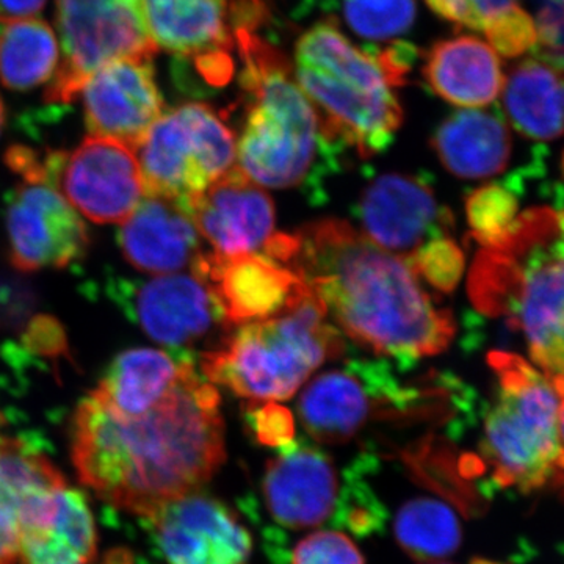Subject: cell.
Here are the masks:
<instances>
[{"instance_id":"5","label":"cell","mask_w":564,"mask_h":564,"mask_svg":"<svg viewBox=\"0 0 564 564\" xmlns=\"http://www.w3.org/2000/svg\"><path fill=\"white\" fill-rule=\"evenodd\" d=\"M293 74L339 147L373 158L391 147L403 120L399 79L380 54L355 46L332 21L304 32L295 46Z\"/></svg>"},{"instance_id":"37","label":"cell","mask_w":564,"mask_h":564,"mask_svg":"<svg viewBox=\"0 0 564 564\" xmlns=\"http://www.w3.org/2000/svg\"><path fill=\"white\" fill-rule=\"evenodd\" d=\"M47 0H0V22L31 20L46 6Z\"/></svg>"},{"instance_id":"3","label":"cell","mask_w":564,"mask_h":564,"mask_svg":"<svg viewBox=\"0 0 564 564\" xmlns=\"http://www.w3.org/2000/svg\"><path fill=\"white\" fill-rule=\"evenodd\" d=\"M240 87L245 118L236 144L240 172L270 188L322 191L339 170L343 147L334 143L300 88L289 58L256 32L240 33Z\"/></svg>"},{"instance_id":"30","label":"cell","mask_w":564,"mask_h":564,"mask_svg":"<svg viewBox=\"0 0 564 564\" xmlns=\"http://www.w3.org/2000/svg\"><path fill=\"white\" fill-rule=\"evenodd\" d=\"M344 20L361 39H399L413 28L414 0H340Z\"/></svg>"},{"instance_id":"34","label":"cell","mask_w":564,"mask_h":564,"mask_svg":"<svg viewBox=\"0 0 564 564\" xmlns=\"http://www.w3.org/2000/svg\"><path fill=\"white\" fill-rule=\"evenodd\" d=\"M292 564H364V556L347 534L325 530L296 545Z\"/></svg>"},{"instance_id":"41","label":"cell","mask_w":564,"mask_h":564,"mask_svg":"<svg viewBox=\"0 0 564 564\" xmlns=\"http://www.w3.org/2000/svg\"><path fill=\"white\" fill-rule=\"evenodd\" d=\"M430 564H451V563H440V562H437V563H430Z\"/></svg>"},{"instance_id":"10","label":"cell","mask_w":564,"mask_h":564,"mask_svg":"<svg viewBox=\"0 0 564 564\" xmlns=\"http://www.w3.org/2000/svg\"><path fill=\"white\" fill-rule=\"evenodd\" d=\"M62 63L46 91L47 102H70L102 66L121 58H152L141 0H57Z\"/></svg>"},{"instance_id":"12","label":"cell","mask_w":564,"mask_h":564,"mask_svg":"<svg viewBox=\"0 0 564 564\" xmlns=\"http://www.w3.org/2000/svg\"><path fill=\"white\" fill-rule=\"evenodd\" d=\"M55 187L74 209L99 225H122L147 195L135 150L96 135L70 154L63 152Z\"/></svg>"},{"instance_id":"36","label":"cell","mask_w":564,"mask_h":564,"mask_svg":"<svg viewBox=\"0 0 564 564\" xmlns=\"http://www.w3.org/2000/svg\"><path fill=\"white\" fill-rule=\"evenodd\" d=\"M250 423L256 436L263 444H288L293 436L292 415L285 408L274 403H267L258 410L250 411Z\"/></svg>"},{"instance_id":"27","label":"cell","mask_w":564,"mask_h":564,"mask_svg":"<svg viewBox=\"0 0 564 564\" xmlns=\"http://www.w3.org/2000/svg\"><path fill=\"white\" fill-rule=\"evenodd\" d=\"M502 93L505 117L521 135L538 141L564 135V69L527 58L505 77Z\"/></svg>"},{"instance_id":"2","label":"cell","mask_w":564,"mask_h":564,"mask_svg":"<svg viewBox=\"0 0 564 564\" xmlns=\"http://www.w3.org/2000/svg\"><path fill=\"white\" fill-rule=\"evenodd\" d=\"M289 269L299 274L352 343L408 367L440 355L456 333L451 311L423 291L399 256L336 218L295 234Z\"/></svg>"},{"instance_id":"6","label":"cell","mask_w":564,"mask_h":564,"mask_svg":"<svg viewBox=\"0 0 564 564\" xmlns=\"http://www.w3.org/2000/svg\"><path fill=\"white\" fill-rule=\"evenodd\" d=\"M326 317L310 289L288 310L239 325L217 348L204 352V378L250 402L291 399L323 362L343 355V337Z\"/></svg>"},{"instance_id":"17","label":"cell","mask_w":564,"mask_h":564,"mask_svg":"<svg viewBox=\"0 0 564 564\" xmlns=\"http://www.w3.org/2000/svg\"><path fill=\"white\" fill-rule=\"evenodd\" d=\"M166 564H247L251 536L214 497L193 492L150 518Z\"/></svg>"},{"instance_id":"25","label":"cell","mask_w":564,"mask_h":564,"mask_svg":"<svg viewBox=\"0 0 564 564\" xmlns=\"http://www.w3.org/2000/svg\"><path fill=\"white\" fill-rule=\"evenodd\" d=\"M432 147L448 173L463 180H485L507 169L511 135L499 115L464 109L441 122Z\"/></svg>"},{"instance_id":"33","label":"cell","mask_w":564,"mask_h":564,"mask_svg":"<svg viewBox=\"0 0 564 564\" xmlns=\"http://www.w3.org/2000/svg\"><path fill=\"white\" fill-rule=\"evenodd\" d=\"M484 35L489 46L507 58L519 57L538 44L536 22L519 6L497 18L486 28Z\"/></svg>"},{"instance_id":"23","label":"cell","mask_w":564,"mask_h":564,"mask_svg":"<svg viewBox=\"0 0 564 564\" xmlns=\"http://www.w3.org/2000/svg\"><path fill=\"white\" fill-rule=\"evenodd\" d=\"M423 79L444 101L477 109L499 98L505 74L488 41L462 35L434 44L426 54Z\"/></svg>"},{"instance_id":"20","label":"cell","mask_w":564,"mask_h":564,"mask_svg":"<svg viewBox=\"0 0 564 564\" xmlns=\"http://www.w3.org/2000/svg\"><path fill=\"white\" fill-rule=\"evenodd\" d=\"M65 478L43 454L0 436V564H14L22 533L50 507Z\"/></svg>"},{"instance_id":"21","label":"cell","mask_w":564,"mask_h":564,"mask_svg":"<svg viewBox=\"0 0 564 564\" xmlns=\"http://www.w3.org/2000/svg\"><path fill=\"white\" fill-rule=\"evenodd\" d=\"M120 247L133 269L148 274H172L203 254L198 229L187 206L166 196L144 195L122 223Z\"/></svg>"},{"instance_id":"31","label":"cell","mask_w":564,"mask_h":564,"mask_svg":"<svg viewBox=\"0 0 564 564\" xmlns=\"http://www.w3.org/2000/svg\"><path fill=\"white\" fill-rule=\"evenodd\" d=\"M519 212V199L514 187L489 184L477 188L466 202L467 221L473 237L481 248L492 247L502 240L514 225Z\"/></svg>"},{"instance_id":"9","label":"cell","mask_w":564,"mask_h":564,"mask_svg":"<svg viewBox=\"0 0 564 564\" xmlns=\"http://www.w3.org/2000/svg\"><path fill=\"white\" fill-rule=\"evenodd\" d=\"M154 46L196 70L209 87L232 79L240 33L256 32L269 17L265 0H141Z\"/></svg>"},{"instance_id":"28","label":"cell","mask_w":564,"mask_h":564,"mask_svg":"<svg viewBox=\"0 0 564 564\" xmlns=\"http://www.w3.org/2000/svg\"><path fill=\"white\" fill-rule=\"evenodd\" d=\"M58 41L46 21H18L0 32V82L25 91L50 80L58 68Z\"/></svg>"},{"instance_id":"11","label":"cell","mask_w":564,"mask_h":564,"mask_svg":"<svg viewBox=\"0 0 564 564\" xmlns=\"http://www.w3.org/2000/svg\"><path fill=\"white\" fill-rule=\"evenodd\" d=\"M389 364L386 359H351L343 369L315 378L299 404L306 432L321 443H347L384 403L413 402L417 391L403 388Z\"/></svg>"},{"instance_id":"4","label":"cell","mask_w":564,"mask_h":564,"mask_svg":"<svg viewBox=\"0 0 564 564\" xmlns=\"http://www.w3.org/2000/svg\"><path fill=\"white\" fill-rule=\"evenodd\" d=\"M469 293L478 311L524 334L545 377L564 375V210L521 212L502 240L478 252Z\"/></svg>"},{"instance_id":"18","label":"cell","mask_w":564,"mask_h":564,"mask_svg":"<svg viewBox=\"0 0 564 564\" xmlns=\"http://www.w3.org/2000/svg\"><path fill=\"white\" fill-rule=\"evenodd\" d=\"M185 206L214 254H256L274 236L272 198L239 169L226 173Z\"/></svg>"},{"instance_id":"13","label":"cell","mask_w":564,"mask_h":564,"mask_svg":"<svg viewBox=\"0 0 564 564\" xmlns=\"http://www.w3.org/2000/svg\"><path fill=\"white\" fill-rule=\"evenodd\" d=\"M10 258L21 272L65 269L88 250L87 226L54 185L24 181L7 210Z\"/></svg>"},{"instance_id":"1","label":"cell","mask_w":564,"mask_h":564,"mask_svg":"<svg viewBox=\"0 0 564 564\" xmlns=\"http://www.w3.org/2000/svg\"><path fill=\"white\" fill-rule=\"evenodd\" d=\"M220 393L196 372L151 410L122 417L88 395L73 423V463L82 484L118 510L152 518L198 492L226 458Z\"/></svg>"},{"instance_id":"32","label":"cell","mask_w":564,"mask_h":564,"mask_svg":"<svg viewBox=\"0 0 564 564\" xmlns=\"http://www.w3.org/2000/svg\"><path fill=\"white\" fill-rule=\"evenodd\" d=\"M413 272L436 291L451 293L464 274V252L448 236L430 240L406 259Z\"/></svg>"},{"instance_id":"15","label":"cell","mask_w":564,"mask_h":564,"mask_svg":"<svg viewBox=\"0 0 564 564\" xmlns=\"http://www.w3.org/2000/svg\"><path fill=\"white\" fill-rule=\"evenodd\" d=\"M192 272L209 284L226 325L274 317L310 291L292 269L261 252L231 258L203 252Z\"/></svg>"},{"instance_id":"8","label":"cell","mask_w":564,"mask_h":564,"mask_svg":"<svg viewBox=\"0 0 564 564\" xmlns=\"http://www.w3.org/2000/svg\"><path fill=\"white\" fill-rule=\"evenodd\" d=\"M137 150L144 193L184 204L231 172L236 161L231 129L202 102L163 113Z\"/></svg>"},{"instance_id":"24","label":"cell","mask_w":564,"mask_h":564,"mask_svg":"<svg viewBox=\"0 0 564 564\" xmlns=\"http://www.w3.org/2000/svg\"><path fill=\"white\" fill-rule=\"evenodd\" d=\"M195 367L187 352L133 348L118 355L91 395L122 417H133L165 399Z\"/></svg>"},{"instance_id":"29","label":"cell","mask_w":564,"mask_h":564,"mask_svg":"<svg viewBox=\"0 0 564 564\" xmlns=\"http://www.w3.org/2000/svg\"><path fill=\"white\" fill-rule=\"evenodd\" d=\"M397 541L419 563H437L458 551L462 524L448 505L433 499L404 503L395 519Z\"/></svg>"},{"instance_id":"16","label":"cell","mask_w":564,"mask_h":564,"mask_svg":"<svg viewBox=\"0 0 564 564\" xmlns=\"http://www.w3.org/2000/svg\"><path fill=\"white\" fill-rule=\"evenodd\" d=\"M85 124L90 135L129 144L133 150L163 115V98L152 58H121L85 82Z\"/></svg>"},{"instance_id":"14","label":"cell","mask_w":564,"mask_h":564,"mask_svg":"<svg viewBox=\"0 0 564 564\" xmlns=\"http://www.w3.org/2000/svg\"><path fill=\"white\" fill-rule=\"evenodd\" d=\"M356 215L370 242L404 261L454 226L426 177L414 174L389 173L370 182Z\"/></svg>"},{"instance_id":"40","label":"cell","mask_w":564,"mask_h":564,"mask_svg":"<svg viewBox=\"0 0 564 564\" xmlns=\"http://www.w3.org/2000/svg\"><path fill=\"white\" fill-rule=\"evenodd\" d=\"M475 564H491V563L478 562V563H475Z\"/></svg>"},{"instance_id":"22","label":"cell","mask_w":564,"mask_h":564,"mask_svg":"<svg viewBox=\"0 0 564 564\" xmlns=\"http://www.w3.org/2000/svg\"><path fill=\"white\" fill-rule=\"evenodd\" d=\"M337 473L328 456L292 447L270 462L263 478L267 507L281 525L300 530L322 525L337 499Z\"/></svg>"},{"instance_id":"7","label":"cell","mask_w":564,"mask_h":564,"mask_svg":"<svg viewBox=\"0 0 564 564\" xmlns=\"http://www.w3.org/2000/svg\"><path fill=\"white\" fill-rule=\"evenodd\" d=\"M497 395L486 415L484 451L494 480L522 492L564 486V445L554 386L522 356L491 351Z\"/></svg>"},{"instance_id":"35","label":"cell","mask_w":564,"mask_h":564,"mask_svg":"<svg viewBox=\"0 0 564 564\" xmlns=\"http://www.w3.org/2000/svg\"><path fill=\"white\" fill-rule=\"evenodd\" d=\"M430 9L445 20L484 33L497 18L502 17L519 0H425Z\"/></svg>"},{"instance_id":"26","label":"cell","mask_w":564,"mask_h":564,"mask_svg":"<svg viewBox=\"0 0 564 564\" xmlns=\"http://www.w3.org/2000/svg\"><path fill=\"white\" fill-rule=\"evenodd\" d=\"M95 519L84 494L63 486L46 513L24 530L20 564H93L96 558Z\"/></svg>"},{"instance_id":"38","label":"cell","mask_w":564,"mask_h":564,"mask_svg":"<svg viewBox=\"0 0 564 564\" xmlns=\"http://www.w3.org/2000/svg\"><path fill=\"white\" fill-rule=\"evenodd\" d=\"M551 380L552 386H554L556 395H558L560 402V436H562V443L564 445V375H560V377L549 378Z\"/></svg>"},{"instance_id":"39","label":"cell","mask_w":564,"mask_h":564,"mask_svg":"<svg viewBox=\"0 0 564 564\" xmlns=\"http://www.w3.org/2000/svg\"><path fill=\"white\" fill-rule=\"evenodd\" d=\"M7 111L3 106L2 98H0V133H2L3 126H6Z\"/></svg>"},{"instance_id":"19","label":"cell","mask_w":564,"mask_h":564,"mask_svg":"<svg viewBox=\"0 0 564 564\" xmlns=\"http://www.w3.org/2000/svg\"><path fill=\"white\" fill-rule=\"evenodd\" d=\"M129 313L155 343L182 350L198 343L225 317L199 274H166L133 289ZM228 326V325H226Z\"/></svg>"}]
</instances>
